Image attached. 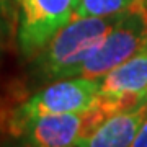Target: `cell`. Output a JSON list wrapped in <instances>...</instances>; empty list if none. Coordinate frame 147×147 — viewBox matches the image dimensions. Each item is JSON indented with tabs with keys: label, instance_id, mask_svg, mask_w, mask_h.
<instances>
[{
	"label": "cell",
	"instance_id": "cell-1",
	"mask_svg": "<svg viewBox=\"0 0 147 147\" xmlns=\"http://www.w3.org/2000/svg\"><path fill=\"white\" fill-rule=\"evenodd\" d=\"M115 20L116 16H85L67 21L38 53L36 69L41 79L61 80L77 75L84 62L100 47Z\"/></svg>",
	"mask_w": 147,
	"mask_h": 147
},
{
	"label": "cell",
	"instance_id": "cell-2",
	"mask_svg": "<svg viewBox=\"0 0 147 147\" xmlns=\"http://www.w3.org/2000/svg\"><path fill=\"white\" fill-rule=\"evenodd\" d=\"M98 92L100 80L85 77L61 79L16 106L8 115L7 129L13 137H18L21 131L38 118L85 111L95 105Z\"/></svg>",
	"mask_w": 147,
	"mask_h": 147
},
{
	"label": "cell",
	"instance_id": "cell-3",
	"mask_svg": "<svg viewBox=\"0 0 147 147\" xmlns=\"http://www.w3.org/2000/svg\"><path fill=\"white\" fill-rule=\"evenodd\" d=\"M147 42V0H137L116 16L100 47L80 67L77 77L100 80L116 65L139 53Z\"/></svg>",
	"mask_w": 147,
	"mask_h": 147
},
{
	"label": "cell",
	"instance_id": "cell-4",
	"mask_svg": "<svg viewBox=\"0 0 147 147\" xmlns=\"http://www.w3.org/2000/svg\"><path fill=\"white\" fill-rule=\"evenodd\" d=\"M106 118L108 115L95 101V105L85 111L38 118L21 131L18 139L25 146L34 147L80 146Z\"/></svg>",
	"mask_w": 147,
	"mask_h": 147
},
{
	"label": "cell",
	"instance_id": "cell-5",
	"mask_svg": "<svg viewBox=\"0 0 147 147\" xmlns=\"http://www.w3.org/2000/svg\"><path fill=\"white\" fill-rule=\"evenodd\" d=\"M147 101V49L116 65L100 79L96 105L111 115L127 111Z\"/></svg>",
	"mask_w": 147,
	"mask_h": 147
},
{
	"label": "cell",
	"instance_id": "cell-6",
	"mask_svg": "<svg viewBox=\"0 0 147 147\" xmlns=\"http://www.w3.org/2000/svg\"><path fill=\"white\" fill-rule=\"evenodd\" d=\"M77 0H21L18 44L25 56L41 51L57 30L70 21Z\"/></svg>",
	"mask_w": 147,
	"mask_h": 147
},
{
	"label": "cell",
	"instance_id": "cell-7",
	"mask_svg": "<svg viewBox=\"0 0 147 147\" xmlns=\"http://www.w3.org/2000/svg\"><path fill=\"white\" fill-rule=\"evenodd\" d=\"M147 119V101L127 111L106 118L80 146L88 147H121L132 146L137 132Z\"/></svg>",
	"mask_w": 147,
	"mask_h": 147
},
{
	"label": "cell",
	"instance_id": "cell-8",
	"mask_svg": "<svg viewBox=\"0 0 147 147\" xmlns=\"http://www.w3.org/2000/svg\"><path fill=\"white\" fill-rule=\"evenodd\" d=\"M136 2L137 0H77L72 18H85V16L111 18L124 13Z\"/></svg>",
	"mask_w": 147,
	"mask_h": 147
},
{
	"label": "cell",
	"instance_id": "cell-9",
	"mask_svg": "<svg viewBox=\"0 0 147 147\" xmlns=\"http://www.w3.org/2000/svg\"><path fill=\"white\" fill-rule=\"evenodd\" d=\"M132 146H137V147H147V119L144 121V124L141 126L139 132H137L136 139L132 142Z\"/></svg>",
	"mask_w": 147,
	"mask_h": 147
},
{
	"label": "cell",
	"instance_id": "cell-10",
	"mask_svg": "<svg viewBox=\"0 0 147 147\" xmlns=\"http://www.w3.org/2000/svg\"><path fill=\"white\" fill-rule=\"evenodd\" d=\"M2 3H0V53H2V42H3V18H2Z\"/></svg>",
	"mask_w": 147,
	"mask_h": 147
},
{
	"label": "cell",
	"instance_id": "cell-11",
	"mask_svg": "<svg viewBox=\"0 0 147 147\" xmlns=\"http://www.w3.org/2000/svg\"><path fill=\"white\" fill-rule=\"evenodd\" d=\"M144 47H146V49H147V42H146V46H144Z\"/></svg>",
	"mask_w": 147,
	"mask_h": 147
}]
</instances>
